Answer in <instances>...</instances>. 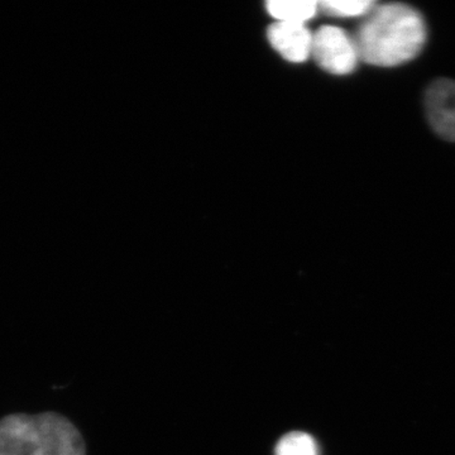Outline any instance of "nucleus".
<instances>
[{
	"instance_id": "f257e3e1",
	"label": "nucleus",
	"mask_w": 455,
	"mask_h": 455,
	"mask_svg": "<svg viewBox=\"0 0 455 455\" xmlns=\"http://www.w3.org/2000/svg\"><path fill=\"white\" fill-rule=\"evenodd\" d=\"M427 26L416 9L403 3L377 5L364 17L355 40L359 57L379 68L411 61L427 44Z\"/></svg>"
},
{
	"instance_id": "f03ea898",
	"label": "nucleus",
	"mask_w": 455,
	"mask_h": 455,
	"mask_svg": "<svg viewBox=\"0 0 455 455\" xmlns=\"http://www.w3.org/2000/svg\"><path fill=\"white\" fill-rule=\"evenodd\" d=\"M0 455H86L82 433L56 412L0 420Z\"/></svg>"
},
{
	"instance_id": "7ed1b4c3",
	"label": "nucleus",
	"mask_w": 455,
	"mask_h": 455,
	"mask_svg": "<svg viewBox=\"0 0 455 455\" xmlns=\"http://www.w3.org/2000/svg\"><path fill=\"white\" fill-rule=\"evenodd\" d=\"M311 56L323 70L333 75L353 73L361 60L355 37L335 26L320 27L314 33Z\"/></svg>"
},
{
	"instance_id": "20e7f679",
	"label": "nucleus",
	"mask_w": 455,
	"mask_h": 455,
	"mask_svg": "<svg viewBox=\"0 0 455 455\" xmlns=\"http://www.w3.org/2000/svg\"><path fill=\"white\" fill-rule=\"evenodd\" d=\"M425 110L431 128L443 140L455 142V82L440 79L425 94Z\"/></svg>"
},
{
	"instance_id": "39448f33",
	"label": "nucleus",
	"mask_w": 455,
	"mask_h": 455,
	"mask_svg": "<svg viewBox=\"0 0 455 455\" xmlns=\"http://www.w3.org/2000/svg\"><path fill=\"white\" fill-rule=\"evenodd\" d=\"M313 36L302 23L275 22L267 29L271 46L290 62H304L309 59Z\"/></svg>"
},
{
	"instance_id": "423d86ee",
	"label": "nucleus",
	"mask_w": 455,
	"mask_h": 455,
	"mask_svg": "<svg viewBox=\"0 0 455 455\" xmlns=\"http://www.w3.org/2000/svg\"><path fill=\"white\" fill-rule=\"evenodd\" d=\"M269 16L277 22L302 23L316 16L319 3L311 0H271L266 4Z\"/></svg>"
},
{
	"instance_id": "0eeeda50",
	"label": "nucleus",
	"mask_w": 455,
	"mask_h": 455,
	"mask_svg": "<svg viewBox=\"0 0 455 455\" xmlns=\"http://www.w3.org/2000/svg\"><path fill=\"white\" fill-rule=\"evenodd\" d=\"M374 7L376 3L370 0H329L319 3V11L335 18L366 17Z\"/></svg>"
},
{
	"instance_id": "6e6552de",
	"label": "nucleus",
	"mask_w": 455,
	"mask_h": 455,
	"mask_svg": "<svg viewBox=\"0 0 455 455\" xmlns=\"http://www.w3.org/2000/svg\"><path fill=\"white\" fill-rule=\"evenodd\" d=\"M276 455H317V445L309 434L295 431L280 440Z\"/></svg>"
}]
</instances>
